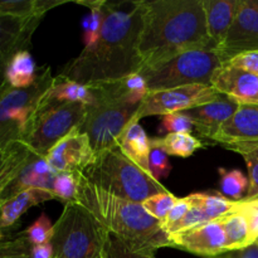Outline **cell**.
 I'll use <instances>...</instances> for the list:
<instances>
[{"mask_svg": "<svg viewBox=\"0 0 258 258\" xmlns=\"http://www.w3.org/2000/svg\"><path fill=\"white\" fill-rule=\"evenodd\" d=\"M103 27L97 43L63 67L59 76L85 86L113 82L143 68L139 39L144 2H106Z\"/></svg>", "mask_w": 258, "mask_h": 258, "instance_id": "obj_1", "label": "cell"}, {"mask_svg": "<svg viewBox=\"0 0 258 258\" xmlns=\"http://www.w3.org/2000/svg\"><path fill=\"white\" fill-rule=\"evenodd\" d=\"M196 49L217 50L207 32L202 0L144 2L139 39L143 68Z\"/></svg>", "mask_w": 258, "mask_h": 258, "instance_id": "obj_2", "label": "cell"}, {"mask_svg": "<svg viewBox=\"0 0 258 258\" xmlns=\"http://www.w3.org/2000/svg\"><path fill=\"white\" fill-rule=\"evenodd\" d=\"M76 202L95 216L101 226L136 252L155 254L156 249L171 247L160 222L144 209L143 204L125 201L95 185L81 173Z\"/></svg>", "mask_w": 258, "mask_h": 258, "instance_id": "obj_3", "label": "cell"}, {"mask_svg": "<svg viewBox=\"0 0 258 258\" xmlns=\"http://www.w3.org/2000/svg\"><path fill=\"white\" fill-rule=\"evenodd\" d=\"M95 102L87 107L86 118L78 130L90 139L95 154L113 148L126 126L138 112L141 101L133 97L125 81L91 85Z\"/></svg>", "mask_w": 258, "mask_h": 258, "instance_id": "obj_4", "label": "cell"}, {"mask_svg": "<svg viewBox=\"0 0 258 258\" xmlns=\"http://www.w3.org/2000/svg\"><path fill=\"white\" fill-rule=\"evenodd\" d=\"M82 174L103 190L125 201L143 204L166 188L134 164L117 145L96 154L93 163Z\"/></svg>", "mask_w": 258, "mask_h": 258, "instance_id": "obj_5", "label": "cell"}, {"mask_svg": "<svg viewBox=\"0 0 258 258\" xmlns=\"http://www.w3.org/2000/svg\"><path fill=\"white\" fill-rule=\"evenodd\" d=\"M53 82L50 67L44 66L30 87L14 88L7 82L0 86V149L24 143Z\"/></svg>", "mask_w": 258, "mask_h": 258, "instance_id": "obj_6", "label": "cell"}, {"mask_svg": "<svg viewBox=\"0 0 258 258\" xmlns=\"http://www.w3.org/2000/svg\"><path fill=\"white\" fill-rule=\"evenodd\" d=\"M105 227L77 202L64 204L54 224L53 258H98L103 244Z\"/></svg>", "mask_w": 258, "mask_h": 258, "instance_id": "obj_7", "label": "cell"}, {"mask_svg": "<svg viewBox=\"0 0 258 258\" xmlns=\"http://www.w3.org/2000/svg\"><path fill=\"white\" fill-rule=\"evenodd\" d=\"M222 64L216 49H196L144 67L139 73L145 80L149 92H155L190 85L211 86L212 76Z\"/></svg>", "mask_w": 258, "mask_h": 258, "instance_id": "obj_8", "label": "cell"}, {"mask_svg": "<svg viewBox=\"0 0 258 258\" xmlns=\"http://www.w3.org/2000/svg\"><path fill=\"white\" fill-rule=\"evenodd\" d=\"M86 113L87 106L83 103L59 102L45 96L23 144L32 153L45 158L53 146L73 130L81 127Z\"/></svg>", "mask_w": 258, "mask_h": 258, "instance_id": "obj_9", "label": "cell"}, {"mask_svg": "<svg viewBox=\"0 0 258 258\" xmlns=\"http://www.w3.org/2000/svg\"><path fill=\"white\" fill-rule=\"evenodd\" d=\"M222 93L213 86L190 85L171 90L149 92L141 102L133 121H139L148 116H164L174 112H184L190 108L217 100Z\"/></svg>", "mask_w": 258, "mask_h": 258, "instance_id": "obj_10", "label": "cell"}, {"mask_svg": "<svg viewBox=\"0 0 258 258\" xmlns=\"http://www.w3.org/2000/svg\"><path fill=\"white\" fill-rule=\"evenodd\" d=\"M258 50V0H239L226 39L217 48L223 63L237 55Z\"/></svg>", "mask_w": 258, "mask_h": 258, "instance_id": "obj_11", "label": "cell"}, {"mask_svg": "<svg viewBox=\"0 0 258 258\" xmlns=\"http://www.w3.org/2000/svg\"><path fill=\"white\" fill-rule=\"evenodd\" d=\"M95 158L90 139L78 128L63 138L45 155V160L57 173H83Z\"/></svg>", "mask_w": 258, "mask_h": 258, "instance_id": "obj_12", "label": "cell"}, {"mask_svg": "<svg viewBox=\"0 0 258 258\" xmlns=\"http://www.w3.org/2000/svg\"><path fill=\"white\" fill-rule=\"evenodd\" d=\"M42 19V15L27 18L0 15V86L5 83V71L12 58L22 50H28Z\"/></svg>", "mask_w": 258, "mask_h": 258, "instance_id": "obj_13", "label": "cell"}, {"mask_svg": "<svg viewBox=\"0 0 258 258\" xmlns=\"http://www.w3.org/2000/svg\"><path fill=\"white\" fill-rule=\"evenodd\" d=\"M169 241L171 247L207 258L227 253L226 237L219 219L202 224L189 231L170 234Z\"/></svg>", "mask_w": 258, "mask_h": 258, "instance_id": "obj_14", "label": "cell"}, {"mask_svg": "<svg viewBox=\"0 0 258 258\" xmlns=\"http://www.w3.org/2000/svg\"><path fill=\"white\" fill-rule=\"evenodd\" d=\"M211 86L239 105H258V76L253 73L223 63L212 76Z\"/></svg>", "mask_w": 258, "mask_h": 258, "instance_id": "obj_15", "label": "cell"}, {"mask_svg": "<svg viewBox=\"0 0 258 258\" xmlns=\"http://www.w3.org/2000/svg\"><path fill=\"white\" fill-rule=\"evenodd\" d=\"M238 106L239 103L228 96L221 95L217 100L184 111V113L193 121L194 130L198 135L213 140L222 126L234 115Z\"/></svg>", "mask_w": 258, "mask_h": 258, "instance_id": "obj_16", "label": "cell"}, {"mask_svg": "<svg viewBox=\"0 0 258 258\" xmlns=\"http://www.w3.org/2000/svg\"><path fill=\"white\" fill-rule=\"evenodd\" d=\"M224 148L242 144H258V105H239L234 115L213 138Z\"/></svg>", "mask_w": 258, "mask_h": 258, "instance_id": "obj_17", "label": "cell"}, {"mask_svg": "<svg viewBox=\"0 0 258 258\" xmlns=\"http://www.w3.org/2000/svg\"><path fill=\"white\" fill-rule=\"evenodd\" d=\"M55 175H57V171L53 170L52 166L45 160V158L34 153H30L29 159L22 168V170L19 171L14 181L7 189L3 199L7 201V199L14 197L15 194L30 188L44 189V190L52 191Z\"/></svg>", "mask_w": 258, "mask_h": 258, "instance_id": "obj_18", "label": "cell"}, {"mask_svg": "<svg viewBox=\"0 0 258 258\" xmlns=\"http://www.w3.org/2000/svg\"><path fill=\"white\" fill-rule=\"evenodd\" d=\"M206 17L207 32L218 48L226 39L227 33L236 17L239 0H202Z\"/></svg>", "mask_w": 258, "mask_h": 258, "instance_id": "obj_19", "label": "cell"}, {"mask_svg": "<svg viewBox=\"0 0 258 258\" xmlns=\"http://www.w3.org/2000/svg\"><path fill=\"white\" fill-rule=\"evenodd\" d=\"M54 199L57 198L52 191L30 188L4 201L2 206V212H0V231L2 233L5 229L14 226L19 221L20 217L27 213L28 209L44 203V202L54 201Z\"/></svg>", "mask_w": 258, "mask_h": 258, "instance_id": "obj_20", "label": "cell"}, {"mask_svg": "<svg viewBox=\"0 0 258 258\" xmlns=\"http://www.w3.org/2000/svg\"><path fill=\"white\" fill-rule=\"evenodd\" d=\"M117 146L134 164L143 169L145 173L150 174L149 169L150 139L148 138L140 123L131 120L118 138Z\"/></svg>", "mask_w": 258, "mask_h": 258, "instance_id": "obj_21", "label": "cell"}, {"mask_svg": "<svg viewBox=\"0 0 258 258\" xmlns=\"http://www.w3.org/2000/svg\"><path fill=\"white\" fill-rule=\"evenodd\" d=\"M219 221L223 226L227 252L241 251L254 244L246 216L237 208V203L233 211Z\"/></svg>", "mask_w": 258, "mask_h": 258, "instance_id": "obj_22", "label": "cell"}, {"mask_svg": "<svg viewBox=\"0 0 258 258\" xmlns=\"http://www.w3.org/2000/svg\"><path fill=\"white\" fill-rule=\"evenodd\" d=\"M37 67L29 50H22L12 58L5 71V82L14 88H28L37 78Z\"/></svg>", "mask_w": 258, "mask_h": 258, "instance_id": "obj_23", "label": "cell"}, {"mask_svg": "<svg viewBox=\"0 0 258 258\" xmlns=\"http://www.w3.org/2000/svg\"><path fill=\"white\" fill-rule=\"evenodd\" d=\"M47 97L59 102L83 103L87 107L95 102V96L90 86L81 85L62 76L54 77V82L49 92L47 93Z\"/></svg>", "mask_w": 258, "mask_h": 258, "instance_id": "obj_24", "label": "cell"}, {"mask_svg": "<svg viewBox=\"0 0 258 258\" xmlns=\"http://www.w3.org/2000/svg\"><path fill=\"white\" fill-rule=\"evenodd\" d=\"M191 204H196L203 211L211 222L218 221L228 213H231L236 207L237 202L229 201L221 193H194L188 196Z\"/></svg>", "mask_w": 258, "mask_h": 258, "instance_id": "obj_25", "label": "cell"}, {"mask_svg": "<svg viewBox=\"0 0 258 258\" xmlns=\"http://www.w3.org/2000/svg\"><path fill=\"white\" fill-rule=\"evenodd\" d=\"M105 0H97V2H78V4H82L85 7L90 8L91 13L83 18L82 28H83V44L85 49L92 48L97 43L98 38L101 35V30L103 27V7H105Z\"/></svg>", "mask_w": 258, "mask_h": 258, "instance_id": "obj_26", "label": "cell"}, {"mask_svg": "<svg viewBox=\"0 0 258 258\" xmlns=\"http://www.w3.org/2000/svg\"><path fill=\"white\" fill-rule=\"evenodd\" d=\"M219 175H221V185L222 194L229 201L239 202L244 198V194L248 190V179L246 178L243 173L238 169H228L219 168Z\"/></svg>", "mask_w": 258, "mask_h": 258, "instance_id": "obj_27", "label": "cell"}, {"mask_svg": "<svg viewBox=\"0 0 258 258\" xmlns=\"http://www.w3.org/2000/svg\"><path fill=\"white\" fill-rule=\"evenodd\" d=\"M226 149L242 155L248 169V190L243 199L258 198V144H242L227 146Z\"/></svg>", "mask_w": 258, "mask_h": 258, "instance_id": "obj_28", "label": "cell"}, {"mask_svg": "<svg viewBox=\"0 0 258 258\" xmlns=\"http://www.w3.org/2000/svg\"><path fill=\"white\" fill-rule=\"evenodd\" d=\"M163 146L169 155L189 158L204 145L191 134H168L163 138Z\"/></svg>", "mask_w": 258, "mask_h": 258, "instance_id": "obj_29", "label": "cell"}, {"mask_svg": "<svg viewBox=\"0 0 258 258\" xmlns=\"http://www.w3.org/2000/svg\"><path fill=\"white\" fill-rule=\"evenodd\" d=\"M149 169H150V175L158 181H160L161 179L168 178L169 174H170L171 165L169 163V154L166 153L163 146V139H150Z\"/></svg>", "mask_w": 258, "mask_h": 258, "instance_id": "obj_30", "label": "cell"}, {"mask_svg": "<svg viewBox=\"0 0 258 258\" xmlns=\"http://www.w3.org/2000/svg\"><path fill=\"white\" fill-rule=\"evenodd\" d=\"M102 258H156L155 254H146L136 252L126 246L120 238L105 228L103 232V244L101 251Z\"/></svg>", "mask_w": 258, "mask_h": 258, "instance_id": "obj_31", "label": "cell"}, {"mask_svg": "<svg viewBox=\"0 0 258 258\" xmlns=\"http://www.w3.org/2000/svg\"><path fill=\"white\" fill-rule=\"evenodd\" d=\"M178 199L179 198H176L170 191H165V193L156 194V196L146 199L143 203V207L153 218L160 222L161 224L165 221L171 209L178 203Z\"/></svg>", "mask_w": 258, "mask_h": 258, "instance_id": "obj_32", "label": "cell"}, {"mask_svg": "<svg viewBox=\"0 0 258 258\" xmlns=\"http://www.w3.org/2000/svg\"><path fill=\"white\" fill-rule=\"evenodd\" d=\"M78 190L77 173H57L53 183V194L64 204L76 202Z\"/></svg>", "mask_w": 258, "mask_h": 258, "instance_id": "obj_33", "label": "cell"}, {"mask_svg": "<svg viewBox=\"0 0 258 258\" xmlns=\"http://www.w3.org/2000/svg\"><path fill=\"white\" fill-rule=\"evenodd\" d=\"M32 244L23 232L13 237L0 238V258H32Z\"/></svg>", "mask_w": 258, "mask_h": 258, "instance_id": "obj_34", "label": "cell"}, {"mask_svg": "<svg viewBox=\"0 0 258 258\" xmlns=\"http://www.w3.org/2000/svg\"><path fill=\"white\" fill-rule=\"evenodd\" d=\"M23 233L32 246L49 243L52 242L53 234H54V226L47 217V214L42 213L35 219L32 226L23 231Z\"/></svg>", "mask_w": 258, "mask_h": 258, "instance_id": "obj_35", "label": "cell"}, {"mask_svg": "<svg viewBox=\"0 0 258 258\" xmlns=\"http://www.w3.org/2000/svg\"><path fill=\"white\" fill-rule=\"evenodd\" d=\"M194 130L193 121L184 112H174L164 115L161 125L159 126L160 134H190Z\"/></svg>", "mask_w": 258, "mask_h": 258, "instance_id": "obj_36", "label": "cell"}, {"mask_svg": "<svg viewBox=\"0 0 258 258\" xmlns=\"http://www.w3.org/2000/svg\"><path fill=\"white\" fill-rule=\"evenodd\" d=\"M0 15L27 18L39 14L35 10V0H0Z\"/></svg>", "mask_w": 258, "mask_h": 258, "instance_id": "obj_37", "label": "cell"}, {"mask_svg": "<svg viewBox=\"0 0 258 258\" xmlns=\"http://www.w3.org/2000/svg\"><path fill=\"white\" fill-rule=\"evenodd\" d=\"M209 222L211 221H209L208 217L203 213V211H202L198 206H196V204H191L190 209H189L188 213L185 214V217H184L175 227H173V228L169 231L168 236L179 233V232L189 231V229L196 228V227L202 226V224L209 223Z\"/></svg>", "mask_w": 258, "mask_h": 258, "instance_id": "obj_38", "label": "cell"}, {"mask_svg": "<svg viewBox=\"0 0 258 258\" xmlns=\"http://www.w3.org/2000/svg\"><path fill=\"white\" fill-rule=\"evenodd\" d=\"M237 208L246 216L253 242L258 239V199H242L237 202Z\"/></svg>", "mask_w": 258, "mask_h": 258, "instance_id": "obj_39", "label": "cell"}, {"mask_svg": "<svg viewBox=\"0 0 258 258\" xmlns=\"http://www.w3.org/2000/svg\"><path fill=\"white\" fill-rule=\"evenodd\" d=\"M190 207H191V204L186 197L185 198L178 199V203H176L175 207L171 209L170 213H169L168 217L165 218V221L160 224L161 228H163V231L168 234L169 231H170L173 227H175L176 224H178L179 222H180L181 219L185 217V214L188 213V211L190 209Z\"/></svg>", "mask_w": 258, "mask_h": 258, "instance_id": "obj_40", "label": "cell"}, {"mask_svg": "<svg viewBox=\"0 0 258 258\" xmlns=\"http://www.w3.org/2000/svg\"><path fill=\"white\" fill-rule=\"evenodd\" d=\"M224 64L239 68V70L247 71V72L258 76V50L257 52H249L241 55H237V57L228 60Z\"/></svg>", "mask_w": 258, "mask_h": 258, "instance_id": "obj_41", "label": "cell"}, {"mask_svg": "<svg viewBox=\"0 0 258 258\" xmlns=\"http://www.w3.org/2000/svg\"><path fill=\"white\" fill-rule=\"evenodd\" d=\"M212 258H258V246L257 244H252V246L241 249V251L227 252V253L221 254V256Z\"/></svg>", "mask_w": 258, "mask_h": 258, "instance_id": "obj_42", "label": "cell"}, {"mask_svg": "<svg viewBox=\"0 0 258 258\" xmlns=\"http://www.w3.org/2000/svg\"><path fill=\"white\" fill-rule=\"evenodd\" d=\"M53 256H54V251H53L52 242L32 246V251H30L32 258H53Z\"/></svg>", "mask_w": 258, "mask_h": 258, "instance_id": "obj_43", "label": "cell"}, {"mask_svg": "<svg viewBox=\"0 0 258 258\" xmlns=\"http://www.w3.org/2000/svg\"><path fill=\"white\" fill-rule=\"evenodd\" d=\"M14 145L15 144H13V145L8 146V148L0 149V171H2L3 168H4L5 163H7L8 158H9V155H10V153H12Z\"/></svg>", "mask_w": 258, "mask_h": 258, "instance_id": "obj_44", "label": "cell"}, {"mask_svg": "<svg viewBox=\"0 0 258 258\" xmlns=\"http://www.w3.org/2000/svg\"><path fill=\"white\" fill-rule=\"evenodd\" d=\"M3 203H4V201H3V199H0V212H2V206H3ZM3 237H4V234H3L2 231H0V238H3Z\"/></svg>", "mask_w": 258, "mask_h": 258, "instance_id": "obj_45", "label": "cell"}, {"mask_svg": "<svg viewBox=\"0 0 258 258\" xmlns=\"http://www.w3.org/2000/svg\"><path fill=\"white\" fill-rule=\"evenodd\" d=\"M254 244H257V246H258V239H257V241H256V243H254Z\"/></svg>", "mask_w": 258, "mask_h": 258, "instance_id": "obj_46", "label": "cell"}, {"mask_svg": "<svg viewBox=\"0 0 258 258\" xmlns=\"http://www.w3.org/2000/svg\"><path fill=\"white\" fill-rule=\"evenodd\" d=\"M98 258H102V257H101V256H100V257H98Z\"/></svg>", "mask_w": 258, "mask_h": 258, "instance_id": "obj_47", "label": "cell"}, {"mask_svg": "<svg viewBox=\"0 0 258 258\" xmlns=\"http://www.w3.org/2000/svg\"><path fill=\"white\" fill-rule=\"evenodd\" d=\"M256 199H258V198H256Z\"/></svg>", "mask_w": 258, "mask_h": 258, "instance_id": "obj_48", "label": "cell"}]
</instances>
